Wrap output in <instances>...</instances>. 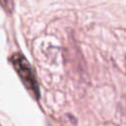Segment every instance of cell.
I'll list each match as a JSON object with an SVG mask.
<instances>
[{
    "instance_id": "1",
    "label": "cell",
    "mask_w": 126,
    "mask_h": 126,
    "mask_svg": "<svg viewBox=\"0 0 126 126\" xmlns=\"http://www.w3.org/2000/svg\"><path fill=\"white\" fill-rule=\"evenodd\" d=\"M11 61L13 63V66L27 87V89L30 91V93L35 97L38 98L39 96V88L36 81V77L34 74V71L30 64V62L22 55L21 53H15L11 57Z\"/></svg>"
},
{
    "instance_id": "2",
    "label": "cell",
    "mask_w": 126,
    "mask_h": 126,
    "mask_svg": "<svg viewBox=\"0 0 126 126\" xmlns=\"http://www.w3.org/2000/svg\"><path fill=\"white\" fill-rule=\"evenodd\" d=\"M3 8H5L8 12H12L14 9V0H0Z\"/></svg>"
},
{
    "instance_id": "3",
    "label": "cell",
    "mask_w": 126,
    "mask_h": 126,
    "mask_svg": "<svg viewBox=\"0 0 126 126\" xmlns=\"http://www.w3.org/2000/svg\"><path fill=\"white\" fill-rule=\"evenodd\" d=\"M125 66H126V57H125Z\"/></svg>"
}]
</instances>
